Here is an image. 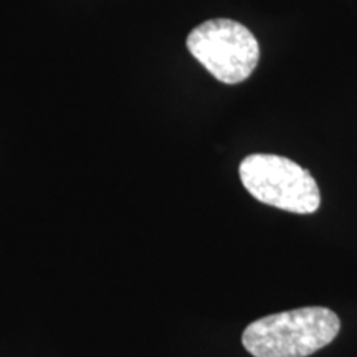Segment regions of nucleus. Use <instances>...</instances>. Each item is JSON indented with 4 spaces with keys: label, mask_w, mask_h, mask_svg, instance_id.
Here are the masks:
<instances>
[{
    "label": "nucleus",
    "mask_w": 357,
    "mask_h": 357,
    "mask_svg": "<svg viewBox=\"0 0 357 357\" xmlns=\"http://www.w3.org/2000/svg\"><path fill=\"white\" fill-rule=\"evenodd\" d=\"M337 314L324 306H306L253 321L243 331V347L253 357H307L336 339Z\"/></svg>",
    "instance_id": "1"
},
{
    "label": "nucleus",
    "mask_w": 357,
    "mask_h": 357,
    "mask_svg": "<svg viewBox=\"0 0 357 357\" xmlns=\"http://www.w3.org/2000/svg\"><path fill=\"white\" fill-rule=\"evenodd\" d=\"M245 189L258 202L291 213H314L321 205L318 182L291 159L275 154H252L240 164Z\"/></svg>",
    "instance_id": "2"
},
{
    "label": "nucleus",
    "mask_w": 357,
    "mask_h": 357,
    "mask_svg": "<svg viewBox=\"0 0 357 357\" xmlns=\"http://www.w3.org/2000/svg\"><path fill=\"white\" fill-rule=\"evenodd\" d=\"M192 56L213 78L236 84L253 73L260 60V45L247 26L229 19H213L195 26L187 37Z\"/></svg>",
    "instance_id": "3"
}]
</instances>
